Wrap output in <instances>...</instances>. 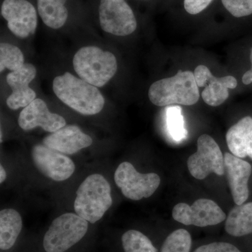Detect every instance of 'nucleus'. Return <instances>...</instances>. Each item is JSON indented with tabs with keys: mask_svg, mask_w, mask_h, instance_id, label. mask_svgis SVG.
Instances as JSON below:
<instances>
[{
	"mask_svg": "<svg viewBox=\"0 0 252 252\" xmlns=\"http://www.w3.org/2000/svg\"><path fill=\"white\" fill-rule=\"evenodd\" d=\"M36 75L35 67L30 63L8 74L6 81L12 90V94L6 99L9 108L12 110L25 108L36 99V93L29 86Z\"/></svg>",
	"mask_w": 252,
	"mask_h": 252,
	"instance_id": "4468645a",
	"label": "nucleus"
},
{
	"mask_svg": "<svg viewBox=\"0 0 252 252\" xmlns=\"http://www.w3.org/2000/svg\"><path fill=\"white\" fill-rule=\"evenodd\" d=\"M53 89L63 103L83 115H94L103 109L105 102L98 89L69 72L55 78Z\"/></svg>",
	"mask_w": 252,
	"mask_h": 252,
	"instance_id": "f257e3e1",
	"label": "nucleus"
},
{
	"mask_svg": "<svg viewBox=\"0 0 252 252\" xmlns=\"http://www.w3.org/2000/svg\"><path fill=\"white\" fill-rule=\"evenodd\" d=\"M149 97L152 103L159 107L190 106L198 102L200 94L193 73L180 70L174 77L154 82L149 88Z\"/></svg>",
	"mask_w": 252,
	"mask_h": 252,
	"instance_id": "7ed1b4c3",
	"label": "nucleus"
},
{
	"mask_svg": "<svg viewBox=\"0 0 252 252\" xmlns=\"http://www.w3.org/2000/svg\"><path fill=\"white\" fill-rule=\"evenodd\" d=\"M122 241L125 252H158L149 238L138 230H127L123 235Z\"/></svg>",
	"mask_w": 252,
	"mask_h": 252,
	"instance_id": "4be33fe9",
	"label": "nucleus"
},
{
	"mask_svg": "<svg viewBox=\"0 0 252 252\" xmlns=\"http://www.w3.org/2000/svg\"><path fill=\"white\" fill-rule=\"evenodd\" d=\"M112 205L109 182L102 175L93 174L77 189L74 207L79 217L94 223L103 217Z\"/></svg>",
	"mask_w": 252,
	"mask_h": 252,
	"instance_id": "f03ea898",
	"label": "nucleus"
},
{
	"mask_svg": "<svg viewBox=\"0 0 252 252\" xmlns=\"http://www.w3.org/2000/svg\"><path fill=\"white\" fill-rule=\"evenodd\" d=\"M191 245V236L187 230H176L165 239L161 252H190Z\"/></svg>",
	"mask_w": 252,
	"mask_h": 252,
	"instance_id": "b1692460",
	"label": "nucleus"
},
{
	"mask_svg": "<svg viewBox=\"0 0 252 252\" xmlns=\"http://www.w3.org/2000/svg\"><path fill=\"white\" fill-rule=\"evenodd\" d=\"M23 227L21 215L14 209L0 212V249L8 250L14 246Z\"/></svg>",
	"mask_w": 252,
	"mask_h": 252,
	"instance_id": "a211bd4d",
	"label": "nucleus"
},
{
	"mask_svg": "<svg viewBox=\"0 0 252 252\" xmlns=\"http://www.w3.org/2000/svg\"><path fill=\"white\" fill-rule=\"evenodd\" d=\"M226 142L233 155L252 159V118L244 117L232 126L227 132Z\"/></svg>",
	"mask_w": 252,
	"mask_h": 252,
	"instance_id": "f3484780",
	"label": "nucleus"
},
{
	"mask_svg": "<svg viewBox=\"0 0 252 252\" xmlns=\"http://www.w3.org/2000/svg\"><path fill=\"white\" fill-rule=\"evenodd\" d=\"M38 12L43 22L53 29L62 28L68 18L67 0H36Z\"/></svg>",
	"mask_w": 252,
	"mask_h": 252,
	"instance_id": "aec40b11",
	"label": "nucleus"
},
{
	"mask_svg": "<svg viewBox=\"0 0 252 252\" xmlns=\"http://www.w3.org/2000/svg\"><path fill=\"white\" fill-rule=\"evenodd\" d=\"M32 158L43 175L56 182L67 180L75 170V165L70 158L44 144L33 147Z\"/></svg>",
	"mask_w": 252,
	"mask_h": 252,
	"instance_id": "9d476101",
	"label": "nucleus"
},
{
	"mask_svg": "<svg viewBox=\"0 0 252 252\" xmlns=\"http://www.w3.org/2000/svg\"><path fill=\"white\" fill-rule=\"evenodd\" d=\"M24 56L17 46L1 43L0 45V72L5 69L18 70L24 65Z\"/></svg>",
	"mask_w": 252,
	"mask_h": 252,
	"instance_id": "5701e85b",
	"label": "nucleus"
},
{
	"mask_svg": "<svg viewBox=\"0 0 252 252\" xmlns=\"http://www.w3.org/2000/svg\"><path fill=\"white\" fill-rule=\"evenodd\" d=\"M224 167L233 200L237 205H243L248 199V182L252 175V168L249 162L225 153Z\"/></svg>",
	"mask_w": 252,
	"mask_h": 252,
	"instance_id": "2eb2a0df",
	"label": "nucleus"
},
{
	"mask_svg": "<svg viewBox=\"0 0 252 252\" xmlns=\"http://www.w3.org/2000/svg\"><path fill=\"white\" fill-rule=\"evenodd\" d=\"M73 65L80 79L95 87L107 84L117 71L115 56L97 46H85L77 51Z\"/></svg>",
	"mask_w": 252,
	"mask_h": 252,
	"instance_id": "20e7f679",
	"label": "nucleus"
},
{
	"mask_svg": "<svg viewBox=\"0 0 252 252\" xmlns=\"http://www.w3.org/2000/svg\"><path fill=\"white\" fill-rule=\"evenodd\" d=\"M250 61L252 63L251 69L245 72L243 77V82L245 85H249L252 83V49L250 53Z\"/></svg>",
	"mask_w": 252,
	"mask_h": 252,
	"instance_id": "cd10ccee",
	"label": "nucleus"
},
{
	"mask_svg": "<svg viewBox=\"0 0 252 252\" xmlns=\"http://www.w3.org/2000/svg\"><path fill=\"white\" fill-rule=\"evenodd\" d=\"M18 125L24 130L40 127L49 132H54L66 126L64 118L51 113L44 100L35 99L25 107L18 117Z\"/></svg>",
	"mask_w": 252,
	"mask_h": 252,
	"instance_id": "ddd939ff",
	"label": "nucleus"
},
{
	"mask_svg": "<svg viewBox=\"0 0 252 252\" xmlns=\"http://www.w3.org/2000/svg\"><path fill=\"white\" fill-rule=\"evenodd\" d=\"M172 217L185 225L206 227L221 223L226 215L213 200L203 198L195 200L191 206L187 203L177 204L172 210Z\"/></svg>",
	"mask_w": 252,
	"mask_h": 252,
	"instance_id": "1a4fd4ad",
	"label": "nucleus"
},
{
	"mask_svg": "<svg viewBox=\"0 0 252 252\" xmlns=\"http://www.w3.org/2000/svg\"><path fill=\"white\" fill-rule=\"evenodd\" d=\"M87 220L77 214L64 213L55 219L46 231L43 246L46 252H64L85 236Z\"/></svg>",
	"mask_w": 252,
	"mask_h": 252,
	"instance_id": "39448f33",
	"label": "nucleus"
},
{
	"mask_svg": "<svg viewBox=\"0 0 252 252\" xmlns=\"http://www.w3.org/2000/svg\"><path fill=\"white\" fill-rule=\"evenodd\" d=\"M1 14L7 21L10 31L20 38H26L35 32L37 15L35 8L27 0H4Z\"/></svg>",
	"mask_w": 252,
	"mask_h": 252,
	"instance_id": "9b49d317",
	"label": "nucleus"
},
{
	"mask_svg": "<svg viewBox=\"0 0 252 252\" xmlns=\"http://www.w3.org/2000/svg\"><path fill=\"white\" fill-rule=\"evenodd\" d=\"M194 252H241L236 247L228 243H212L199 247Z\"/></svg>",
	"mask_w": 252,
	"mask_h": 252,
	"instance_id": "a878e982",
	"label": "nucleus"
},
{
	"mask_svg": "<svg viewBox=\"0 0 252 252\" xmlns=\"http://www.w3.org/2000/svg\"><path fill=\"white\" fill-rule=\"evenodd\" d=\"M223 6L230 14L237 18L252 14V0H221Z\"/></svg>",
	"mask_w": 252,
	"mask_h": 252,
	"instance_id": "393cba45",
	"label": "nucleus"
},
{
	"mask_svg": "<svg viewBox=\"0 0 252 252\" xmlns=\"http://www.w3.org/2000/svg\"><path fill=\"white\" fill-rule=\"evenodd\" d=\"M99 18L102 29L114 35H129L137 28L135 15L125 0H100Z\"/></svg>",
	"mask_w": 252,
	"mask_h": 252,
	"instance_id": "6e6552de",
	"label": "nucleus"
},
{
	"mask_svg": "<svg viewBox=\"0 0 252 252\" xmlns=\"http://www.w3.org/2000/svg\"><path fill=\"white\" fill-rule=\"evenodd\" d=\"M165 117L167 132L172 140L176 142H181L187 139L188 131L186 129L185 119L180 106L167 107Z\"/></svg>",
	"mask_w": 252,
	"mask_h": 252,
	"instance_id": "412c9836",
	"label": "nucleus"
},
{
	"mask_svg": "<svg viewBox=\"0 0 252 252\" xmlns=\"http://www.w3.org/2000/svg\"><path fill=\"white\" fill-rule=\"evenodd\" d=\"M193 74L198 87H205L202 92L204 102L212 107L223 104L229 96L228 89H234L238 86L235 77H215L205 65L198 66Z\"/></svg>",
	"mask_w": 252,
	"mask_h": 252,
	"instance_id": "f8f14e48",
	"label": "nucleus"
},
{
	"mask_svg": "<svg viewBox=\"0 0 252 252\" xmlns=\"http://www.w3.org/2000/svg\"><path fill=\"white\" fill-rule=\"evenodd\" d=\"M225 230L234 237L252 233V202L237 205L232 209L225 220Z\"/></svg>",
	"mask_w": 252,
	"mask_h": 252,
	"instance_id": "6ab92c4d",
	"label": "nucleus"
},
{
	"mask_svg": "<svg viewBox=\"0 0 252 252\" xmlns=\"http://www.w3.org/2000/svg\"><path fill=\"white\" fill-rule=\"evenodd\" d=\"M2 142V132H1V142Z\"/></svg>",
	"mask_w": 252,
	"mask_h": 252,
	"instance_id": "c756f323",
	"label": "nucleus"
},
{
	"mask_svg": "<svg viewBox=\"0 0 252 252\" xmlns=\"http://www.w3.org/2000/svg\"><path fill=\"white\" fill-rule=\"evenodd\" d=\"M188 168L194 178L204 180L211 173L224 175V159L215 140L204 134L199 137L197 152L189 158Z\"/></svg>",
	"mask_w": 252,
	"mask_h": 252,
	"instance_id": "0eeeda50",
	"label": "nucleus"
},
{
	"mask_svg": "<svg viewBox=\"0 0 252 252\" xmlns=\"http://www.w3.org/2000/svg\"><path fill=\"white\" fill-rule=\"evenodd\" d=\"M114 180L124 196L132 200L149 198L160 184L157 174H141L129 162H122L118 166Z\"/></svg>",
	"mask_w": 252,
	"mask_h": 252,
	"instance_id": "423d86ee",
	"label": "nucleus"
},
{
	"mask_svg": "<svg viewBox=\"0 0 252 252\" xmlns=\"http://www.w3.org/2000/svg\"><path fill=\"white\" fill-rule=\"evenodd\" d=\"M6 172L2 165L0 166V183L2 184L6 180Z\"/></svg>",
	"mask_w": 252,
	"mask_h": 252,
	"instance_id": "c85d7f7f",
	"label": "nucleus"
},
{
	"mask_svg": "<svg viewBox=\"0 0 252 252\" xmlns=\"http://www.w3.org/2000/svg\"><path fill=\"white\" fill-rule=\"evenodd\" d=\"M43 143L58 152L67 155L77 153L93 144L92 138L75 125L64 126L51 135L46 136Z\"/></svg>",
	"mask_w": 252,
	"mask_h": 252,
	"instance_id": "dca6fc26",
	"label": "nucleus"
},
{
	"mask_svg": "<svg viewBox=\"0 0 252 252\" xmlns=\"http://www.w3.org/2000/svg\"><path fill=\"white\" fill-rule=\"evenodd\" d=\"M213 0H185V9L189 14H198L211 4Z\"/></svg>",
	"mask_w": 252,
	"mask_h": 252,
	"instance_id": "bb28decb",
	"label": "nucleus"
}]
</instances>
